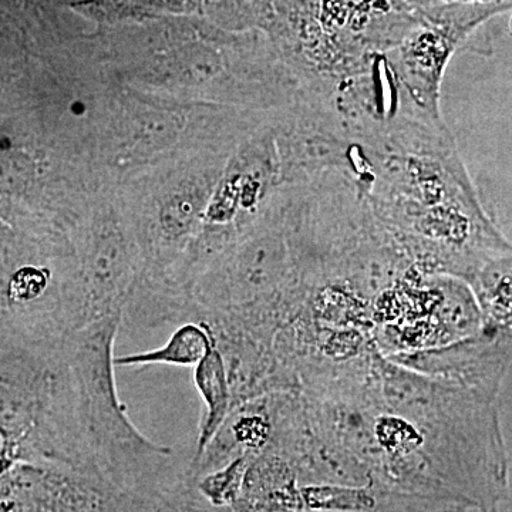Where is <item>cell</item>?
<instances>
[{
	"mask_svg": "<svg viewBox=\"0 0 512 512\" xmlns=\"http://www.w3.org/2000/svg\"><path fill=\"white\" fill-rule=\"evenodd\" d=\"M359 147L365 161L353 175L357 188L384 235L421 272L470 284L485 262L512 251L484 211L454 138Z\"/></svg>",
	"mask_w": 512,
	"mask_h": 512,
	"instance_id": "obj_1",
	"label": "cell"
},
{
	"mask_svg": "<svg viewBox=\"0 0 512 512\" xmlns=\"http://www.w3.org/2000/svg\"><path fill=\"white\" fill-rule=\"evenodd\" d=\"M123 313L76 330L63 343L77 421L93 467L124 493L156 508L190 474L191 456L154 443L137 429L121 403L114 376V345Z\"/></svg>",
	"mask_w": 512,
	"mask_h": 512,
	"instance_id": "obj_2",
	"label": "cell"
},
{
	"mask_svg": "<svg viewBox=\"0 0 512 512\" xmlns=\"http://www.w3.org/2000/svg\"><path fill=\"white\" fill-rule=\"evenodd\" d=\"M70 242L82 328L123 313L143 274L130 222L114 212L99 211L77 227Z\"/></svg>",
	"mask_w": 512,
	"mask_h": 512,
	"instance_id": "obj_3",
	"label": "cell"
},
{
	"mask_svg": "<svg viewBox=\"0 0 512 512\" xmlns=\"http://www.w3.org/2000/svg\"><path fill=\"white\" fill-rule=\"evenodd\" d=\"M512 9V0L447 3L420 10L419 20L389 50L394 69L421 109L441 116L440 90L446 67L458 47L487 20Z\"/></svg>",
	"mask_w": 512,
	"mask_h": 512,
	"instance_id": "obj_4",
	"label": "cell"
},
{
	"mask_svg": "<svg viewBox=\"0 0 512 512\" xmlns=\"http://www.w3.org/2000/svg\"><path fill=\"white\" fill-rule=\"evenodd\" d=\"M0 512H154L99 474L18 461L0 473Z\"/></svg>",
	"mask_w": 512,
	"mask_h": 512,
	"instance_id": "obj_5",
	"label": "cell"
},
{
	"mask_svg": "<svg viewBox=\"0 0 512 512\" xmlns=\"http://www.w3.org/2000/svg\"><path fill=\"white\" fill-rule=\"evenodd\" d=\"M468 286L483 316L484 335L512 339V251L485 262Z\"/></svg>",
	"mask_w": 512,
	"mask_h": 512,
	"instance_id": "obj_6",
	"label": "cell"
},
{
	"mask_svg": "<svg viewBox=\"0 0 512 512\" xmlns=\"http://www.w3.org/2000/svg\"><path fill=\"white\" fill-rule=\"evenodd\" d=\"M194 384L200 393L204 412L198 426L197 440L191 454V464L200 460L205 448L221 429L232 409L228 370L220 349L212 346L207 356L194 367Z\"/></svg>",
	"mask_w": 512,
	"mask_h": 512,
	"instance_id": "obj_7",
	"label": "cell"
},
{
	"mask_svg": "<svg viewBox=\"0 0 512 512\" xmlns=\"http://www.w3.org/2000/svg\"><path fill=\"white\" fill-rule=\"evenodd\" d=\"M210 330L198 322H185L174 330L161 348L147 352L114 357V365L121 367L173 365L195 367L214 346Z\"/></svg>",
	"mask_w": 512,
	"mask_h": 512,
	"instance_id": "obj_8",
	"label": "cell"
},
{
	"mask_svg": "<svg viewBox=\"0 0 512 512\" xmlns=\"http://www.w3.org/2000/svg\"><path fill=\"white\" fill-rule=\"evenodd\" d=\"M66 8L99 28H133L171 15L164 0H73Z\"/></svg>",
	"mask_w": 512,
	"mask_h": 512,
	"instance_id": "obj_9",
	"label": "cell"
},
{
	"mask_svg": "<svg viewBox=\"0 0 512 512\" xmlns=\"http://www.w3.org/2000/svg\"><path fill=\"white\" fill-rule=\"evenodd\" d=\"M201 18L222 32L268 33L275 20V0H204Z\"/></svg>",
	"mask_w": 512,
	"mask_h": 512,
	"instance_id": "obj_10",
	"label": "cell"
},
{
	"mask_svg": "<svg viewBox=\"0 0 512 512\" xmlns=\"http://www.w3.org/2000/svg\"><path fill=\"white\" fill-rule=\"evenodd\" d=\"M254 457L252 454L242 453L232 458L224 467L202 476L197 481L198 490L211 504L232 507L241 493L245 474Z\"/></svg>",
	"mask_w": 512,
	"mask_h": 512,
	"instance_id": "obj_11",
	"label": "cell"
},
{
	"mask_svg": "<svg viewBox=\"0 0 512 512\" xmlns=\"http://www.w3.org/2000/svg\"><path fill=\"white\" fill-rule=\"evenodd\" d=\"M158 512H235L231 507L211 504L198 490L197 483L185 480L161 498Z\"/></svg>",
	"mask_w": 512,
	"mask_h": 512,
	"instance_id": "obj_12",
	"label": "cell"
},
{
	"mask_svg": "<svg viewBox=\"0 0 512 512\" xmlns=\"http://www.w3.org/2000/svg\"><path fill=\"white\" fill-rule=\"evenodd\" d=\"M64 6L73 0H59ZM170 9L171 15L175 16H198L201 18L202 2L204 0H164Z\"/></svg>",
	"mask_w": 512,
	"mask_h": 512,
	"instance_id": "obj_13",
	"label": "cell"
},
{
	"mask_svg": "<svg viewBox=\"0 0 512 512\" xmlns=\"http://www.w3.org/2000/svg\"><path fill=\"white\" fill-rule=\"evenodd\" d=\"M443 2H447V3H487V2H497V0H443Z\"/></svg>",
	"mask_w": 512,
	"mask_h": 512,
	"instance_id": "obj_14",
	"label": "cell"
},
{
	"mask_svg": "<svg viewBox=\"0 0 512 512\" xmlns=\"http://www.w3.org/2000/svg\"><path fill=\"white\" fill-rule=\"evenodd\" d=\"M511 30H512V20H511Z\"/></svg>",
	"mask_w": 512,
	"mask_h": 512,
	"instance_id": "obj_15",
	"label": "cell"
}]
</instances>
